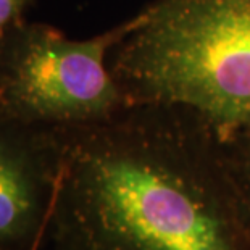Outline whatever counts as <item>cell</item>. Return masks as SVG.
<instances>
[{
  "label": "cell",
  "instance_id": "obj_3",
  "mask_svg": "<svg viewBox=\"0 0 250 250\" xmlns=\"http://www.w3.org/2000/svg\"><path fill=\"white\" fill-rule=\"evenodd\" d=\"M132 23L134 17L84 41L26 20L10 28L0 36V116L65 127L97 123L125 110L107 60Z\"/></svg>",
  "mask_w": 250,
  "mask_h": 250
},
{
  "label": "cell",
  "instance_id": "obj_4",
  "mask_svg": "<svg viewBox=\"0 0 250 250\" xmlns=\"http://www.w3.org/2000/svg\"><path fill=\"white\" fill-rule=\"evenodd\" d=\"M58 173L57 127L0 116V249L39 250L47 242Z\"/></svg>",
  "mask_w": 250,
  "mask_h": 250
},
{
  "label": "cell",
  "instance_id": "obj_1",
  "mask_svg": "<svg viewBox=\"0 0 250 250\" xmlns=\"http://www.w3.org/2000/svg\"><path fill=\"white\" fill-rule=\"evenodd\" d=\"M57 129L52 250H250L221 144L190 111L136 105Z\"/></svg>",
  "mask_w": 250,
  "mask_h": 250
},
{
  "label": "cell",
  "instance_id": "obj_7",
  "mask_svg": "<svg viewBox=\"0 0 250 250\" xmlns=\"http://www.w3.org/2000/svg\"><path fill=\"white\" fill-rule=\"evenodd\" d=\"M0 250H2V249H0Z\"/></svg>",
  "mask_w": 250,
  "mask_h": 250
},
{
  "label": "cell",
  "instance_id": "obj_5",
  "mask_svg": "<svg viewBox=\"0 0 250 250\" xmlns=\"http://www.w3.org/2000/svg\"><path fill=\"white\" fill-rule=\"evenodd\" d=\"M220 144L226 168L250 220V127Z\"/></svg>",
  "mask_w": 250,
  "mask_h": 250
},
{
  "label": "cell",
  "instance_id": "obj_2",
  "mask_svg": "<svg viewBox=\"0 0 250 250\" xmlns=\"http://www.w3.org/2000/svg\"><path fill=\"white\" fill-rule=\"evenodd\" d=\"M107 63L127 107L188 110L220 142L250 127V0H155Z\"/></svg>",
  "mask_w": 250,
  "mask_h": 250
},
{
  "label": "cell",
  "instance_id": "obj_6",
  "mask_svg": "<svg viewBox=\"0 0 250 250\" xmlns=\"http://www.w3.org/2000/svg\"><path fill=\"white\" fill-rule=\"evenodd\" d=\"M34 0H0V36L24 21V13Z\"/></svg>",
  "mask_w": 250,
  "mask_h": 250
}]
</instances>
